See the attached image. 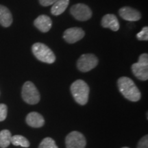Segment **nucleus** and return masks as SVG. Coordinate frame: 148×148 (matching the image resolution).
Returning <instances> with one entry per match:
<instances>
[{"instance_id":"f257e3e1","label":"nucleus","mask_w":148,"mask_h":148,"mask_svg":"<svg viewBox=\"0 0 148 148\" xmlns=\"http://www.w3.org/2000/svg\"><path fill=\"white\" fill-rule=\"evenodd\" d=\"M119 91L127 99L131 101H138L141 94L132 79L127 77H121L117 81Z\"/></svg>"},{"instance_id":"f03ea898","label":"nucleus","mask_w":148,"mask_h":148,"mask_svg":"<svg viewBox=\"0 0 148 148\" xmlns=\"http://www.w3.org/2000/svg\"><path fill=\"white\" fill-rule=\"evenodd\" d=\"M71 92L72 95L77 103L85 105L88 102L90 88L88 85L82 79H77L71 84Z\"/></svg>"},{"instance_id":"7ed1b4c3","label":"nucleus","mask_w":148,"mask_h":148,"mask_svg":"<svg viewBox=\"0 0 148 148\" xmlns=\"http://www.w3.org/2000/svg\"><path fill=\"white\" fill-rule=\"evenodd\" d=\"M32 51L34 56L41 62L52 64L55 62L54 53L49 47L41 42H36L32 47Z\"/></svg>"},{"instance_id":"20e7f679","label":"nucleus","mask_w":148,"mask_h":148,"mask_svg":"<svg viewBox=\"0 0 148 148\" xmlns=\"http://www.w3.org/2000/svg\"><path fill=\"white\" fill-rule=\"evenodd\" d=\"M21 95L23 101L30 105L36 104L39 102L40 95L36 86L30 81L25 82L22 87Z\"/></svg>"},{"instance_id":"39448f33","label":"nucleus","mask_w":148,"mask_h":148,"mask_svg":"<svg viewBox=\"0 0 148 148\" xmlns=\"http://www.w3.org/2000/svg\"><path fill=\"white\" fill-rule=\"evenodd\" d=\"M132 71L134 75L138 79L142 81L148 79V55L142 53L138 58V62L132 65Z\"/></svg>"},{"instance_id":"423d86ee","label":"nucleus","mask_w":148,"mask_h":148,"mask_svg":"<svg viewBox=\"0 0 148 148\" xmlns=\"http://www.w3.org/2000/svg\"><path fill=\"white\" fill-rule=\"evenodd\" d=\"M98 64L97 57L92 53H86L79 57L77 62V69L82 72H88L96 67Z\"/></svg>"},{"instance_id":"0eeeda50","label":"nucleus","mask_w":148,"mask_h":148,"mask_svg":"<svg viewBox=\"0 0 148 148\" xmlns=\"http://www.w3.org/2000/svg\"><path fill=\"white\" fill-rule=\"evenodd\" d=\"M66 148H85L86 140L84 134L77 131H73L65 138Z\"/></svg>"},{"instance_id":"6e6552de","label":"nucleus","mask_w":148,"mask_h":148,"mask_svg":"<svg viewBox=\"0 0 148 148\" xmlns=\"http://www.w3.org/2000/svg\"><path fill=\"white\" fill-rule=\"evenodd\" d=\"M70 12L75 19L80 21H87L92 16V11L88 5L77 3L71 6Z\"/></svg>"},{"instance_id":"1a4fd4ad","label":"nucleus","mask_w":148,"mask_h":148,"mask_svg":"<svg viewBox=\"0 0 148 148\" xmlns=\"http://www.w3.org/2000/svg\"><path fill=\"white\" fill-rule=\"evenodd\" d=\"M85 33L82 28L74 27L66 29L63 34V38L68 43H75L84 36Z\"/></svg>"},{"instance_id":"9d476101","label":"nucleus","mask_w":148,"mask_h":148,"mask_svg":"<svg viewBox=\"0 0 148 148\" xmlns=\"http://www.w3.org/2000/svg\"><path fill=\"white\" fill-rule=\"evenodd\" d=\"M119 14L122 18L128 21H137L141 18V14L137 10L128 6L120 8Z\"/></svg>"},{"instance_id":"9b49d317","label":"nucleus","mask_w":148,"mask_h":148,"mask_svg":"<svg viewBox=\"0 0 148 148\" xmlns=\"http://www.w3.org/2000/svg\"><path fill=\"white\" fill-rule=\"evenodd\" d=\"M34 25L42 32H47L52 26L51 18L45 14L38 16L34 21Z\"/></svg>"},{"instance_id":"f8f14e48","label":"nucleus","mask_w":148,"mask_h":148,"mask_svg":"<svg viewBox=\"0 0 148 148\" xmlns=\"http://www.w3.org/2000/svg\"><path fill=\"white\" fill-rule=\"evenodd\" d=\"M101 23L103 27L109 28L114 32H116L119 29V23L114 14H108L104 15L101 19Z\"/></svg>"},{"instance_id":"ddd939ff","label":"nucleus","mask_w":148,"mask_h":148,"mask_svg":"<svg viewBox=\"0 0 148 148\" xmlns=\"http://www.w3.org/2000/svg\"><path fill=\"white\" fill-rule=\"evenodd\" d=\"M27 124L32 127H41L45 124V119L41 114L36 112H31L26 116Z\"/></svg>"},{"instance_id":"4468645a","label":"nucleus","mask_w":148,"mask_h":148,"mask_svg":"<svg viewBox=\"0 0 148 148\" xmlns=\"http://www.w3.org/2000/svg\"><path fill=\"white\" fill-rule=\"evenodd\" d=\"M12 23V15L8 8L0 5V25L8 27Z\"/></svg>"},{"instance_id":"2eb2a0df","label":"nucleus","mask_w":148,"mask_h":148,"mask_svg":"<svg viewBox=\"0 0 148 148\" xmlns=\"http://www.w3.org/2000/svg\"><path fill=\"white\" fill-rule=\"evenodd\" d=\"M69 3V0H58L53 3L51 9L53 15L58 16L65 11Z\"/></svg>"},{"instance_id":"dca6fc26","label":"nucleus","mask_w":148,"mask_h":148,"mask_svg":"<svg viewBox=\"0 0 148 148\" xmlns=\"http://www.w3.org/2000/svg\"><path fill=\"white\" fill-rule=\"evenodd\" d=\"M12 134L8 130H3L0 132V147L6 148L11 143Z\"/></svg>"},{"instance_id":"f3484780","label":"nucleus","mask_w":148,"mask_h":148,"mask_svg":"<svg viewBox=\"0 0 148 148\" xmlns=\"http://www.w3.org/2000/svg\"><path fill=\"white\" fill-rule=\"evenodd\" d=\"M11 143L13 145H20L23 147H28L30 145L29 140L25 137H24L23 136H21V135H14L13 136H12Z\"/></svg>"},{"instance_id":"a211bd4d","label":"nucleus","mask_w":148,"mask_h":148,"mask_svg":"<svg viewBox=\"0 0 148 148\" xmlns=\"http://www.w3.org/2000/svg\"><path fill=\"white\" fill-rule=\"evenodd\" d=\"M38 148H58L55 140L50 137H46L40 142Z\"/></svg>"},{"instance_id":"6ab92c4d","label":"nucleus","mask_w":148,"mask_h":148,"mask_svg":"<svg viewBox=\"0 0 148 148\" xmlns=\"http://www.w3.org/2000/svg\"><path fill=\"white\" fill-rule=\"evenodd\" d=\"M136 38L139 40H148V27H144L142 30L136 34Z\"/></svg>"},{"instance_id":"aec40b11","label":"nucleus","mask_w":148,"mask_h":148,"mask_svg":"<svg viewBox=\"0 0 148 148\" xmlns=\"http://www.w3.org/2000/svg\"><path fill=\"white\" fill-rule=\"evenodd\" d=\"M8 114V107L4 103H0V121H4Z\"/></svg>"},{"instance_id":"412c9836","label":"nucleus","mask_w":148,"mask_h":148,"mask_svg":"<svg viewBox=\"0 0 148 148\" xmlns=\"http://www.w3.org/2000/svg\"><path fill=\"white\" fill-rule=\"evenodd\" d=\"M137 148H148V136L145 135L138 141Z\"/></svg>"},{"instance_id":"4be33fe9","label":"nucleus","mask_w":148,"mask_h":148,"mask_svg":"<svg viewBox=\"0 0 148 148\" xmlns=\"http://www.w3.org/2000/svg\"><path fill=\"white\" fill-rule=\"evenodd\" d=\"M58 0H39V2L42 6H49V5H53Z\"/></svg>"},{"instance_id":"5701e85b","label":"nucleus","mask_w":148,"mask_h":148,"mask_svg":"<svg viewBox=\"0 0 148 148\" xmlns=\"http://www.w3.org/2000/svg\"><path fill=\"white\" fill-rule=\"evenodd\" d=\"M121 148H129V147H121Z\"/></svg>"}]
</instances>
